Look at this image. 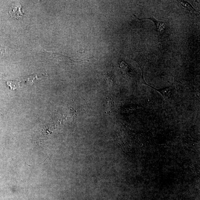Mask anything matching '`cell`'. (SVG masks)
Segmentation results:
<instances>
[{
	"label": "cell",
	"instance_id": "obj_5",
	"mask_svg": "<svg viewBox=\"0 0 200 200\" xmlns=\"http://www.w3.org/2000/svg\"><path fill=\"white\" fill-rule=\"evenodd\" d=\"M8 86L10 87L11 89L15 90V89L19 88V82L15 81H9L6 82Z\"/></svg>",
	"mask_w": 200,
	"mask_h": 200
},
{
	"label": "cell",
	"instance_id": "obj_4",
	"mask_svg": "<svg viewBox=\"0 0 200 200\" xmlns=\"http://www.w3.org/2000/svg\"><path fill=\"white\" fill-rule=\"evenodd\" d=\"M104 79L106 82L110 86H113L114 84V78L112 75L109 72L104 73L103 74Z\"/></svg>",
	"mask_w": 200,
	"mask_h": 200
},
{
	"label": "cell",
	"instance_id": "obj_2",
	"mask_svg": "<svg viewBox=\"0 0 200 200\" xmlns=\"http://www.w3.org/2000/svg\"><path fill=\"white\" fill-rule=\"evenodd\" d=\"M9 13L12 17H14L17 19L23 16L24 14L20 5L19 6L15 7L12 10L9 11Z\"/></svg>",
	"mask_w": 200,
	"mask_h": 200
},
{
	"label": "cell",
	"instance_id": "obj_1",
	"mask_svg": "<svg viewBox=\"0 0 200 200\" xmlns=\"http://www.w3.org/2000/svg\"><path fill=\"white\" fill-rule=\"evenodd\" d=\"M142 19H149L152 21L154 23L155 26H156L157 30V34L158 36L159 37L163 33L165 29H166V22L156 20L152 16L148 18H142Z\"/></svg>",
	"mask_w": 200,
	"mask_h": 200
},
{
	"label": "cell",
	"instance_id": "obj_3",
	"mask_svg": "<svg viewBox=\"0 0 200 200\" xmlns=\"http://www.w3.org/2000/svg\"><path fill=\"white\" fill-rule=\"evenodd\" d=\"M177 1L184 8V9L187 10V11H189V12H197L199 13V12L196 10L195 8L193 7L192 6L189 2H187V1H182V0Z\"/></svg>",
	"mask_w": 200,
	"mask_h": 200
}]
</instances>
